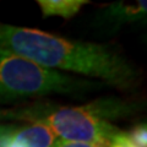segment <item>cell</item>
<instances>
[{
	"mask_svg": "<svg viewBox=\"0 0 147 147\" xmlns=\"http://www.w3.org/2000/svg\"><path fill=\"white\" fill-rule=\"evenodd\" d=\"M0 49L43 67L97 77L119 88L130 87L136 76L130 63L108 45L70 40L28 27L0 24Z\"/></svg>",
	"mask_w": 147,
	"mask_h": 147,
	"instance_id": "obj_1",
	"label": "cell"
},
{
	"mask_svg": "<svg viewBox=\"0 0 147 147\" xmlns=\"http://www.w3.org/2000/svg\"><path fill=\"white\" fill-rule=\"evenodd\" d=\"M131 108L115 99H100L80 107L34 105L15 112V120L45 124L58 139L108 147L121 130L109 119L131 114Z\"/></svg>",
	"mask_w": 147,
	"mask_h": 147,
	"instance_id": "obj_2",
	"label": "cell"
},
{
	"mask_svg": "<svg viewBox=\"0 0 147 147\" xmlns=\"http://www.w3.org/2000/svg\"><path fill=\"white\" fill-rule=\"evenodd\" d=\"M91 82L43 67L26 58L0 49V99H17L52 93H72Z\"/></svg>",
	"mask_w": 147,
	"mask_h": 147,
	"instance_id": "obj_3",
	"label": "cell"
},
{
	"mask_svg": "<svg viewBox=\"0 0 147 147\" xmlns=\"http://www.w3.org/2000/svg\"><path fill=\"white\" fill-rule=\"evenodd\" d=\"M58 137L43 123L17 126L4 141L3 147H53Z\"/></svg>",
	"mask_w": 147,
	"mask_h": 147,
	"instance_id": "obj_4",
	"label": "cell"
},
{
	"mask_svg": "<svg viewBox=\"0 0 147 147\" xmlns=\"http://www.w3.org/2000/svg\"><path fill=\"white\" fill-rule=\"evenodd\" d=\"M147 3L145 1H135V3H125L117 1L113 3L107 7L104 15L107 18L115 21L118 24L125 22H135L141 21L146 17Z\"/></svg>",
	"mask_w": 147,
	"mask_h": 147,
	"instance_id": "obj_5",
	"label": "cell"
},
{
	"mask_svg": "<svg viewBox=\"0 0 147 147\" xmlns=\"http://www.w3.org/2000/svg\"><path fill=\"white\" fill-rule=\"evenodd\" d=\"M44 17L60 16L64 18H71L80 11V9L90 4L88 0H38Z\"/></svg>",
	"mask_w": 147,
	"mask_h": 147,
	"instance_id": "obj_6",
	"label": "cell"
},
{
	"mask_svg": "<svg viewBox=\"0 0 147 147\" xmlns=\"http://www.w3.org/2000/svg\"><path fill=\"white\" fill-rule=\"evenodd\" d=\"M129 139L137 147H147V126L146 124H140L135 126L130 132H126Z\"/></svg>",
	"mask_w": 147,
	"mask_h": 147,
	"instance_id": "obj_7",
	"label": "cell"
},
{
	"mask_svg": "<svg viewBox=\"0 0 147 147\" xmlns=\"http://www.w3.org/2000/svg\"><path fill=\"white\" fill-rule=\"evenodd\" d=\"M108 147H137L135 144H132L131 140L129 139L126 132L120 131L119 134L112 140Z\"/></svg>",
	"mask_w": 147,
	"mask_h": 147,
	"instance_id": "obj_8",
	"label": "cell"
},
{
	"mask_svg": "<svg viewBox=\"0 0 147 147\" xmlns=\"http://www.w3.org/2000/svg\"><path fill=\"white\" fill-rule=\"evenodd\" d=\"M16 127L17 125L15 124H0V147H3L4 141Z\"/></svg>",
	"mask_w": 147,
	"mask_h": 147,
	"instance_id": "obj_9",
	"label": "cell"
},
{
	"mask_svg": "<svg viewBox=\"0 0 147 147\" xmlns=\"http://www.w3.org/2000/svg\"><path fill=\"white\" fill-rule=\"evenodd\" d=\"M53 147H96V146L82 144V142H72V141H66V140L58 139L57 141H55Z\"/></svg>",
	"mask_w": 147,
	"mask_h": 147,
	"instance_id": "obj_10",
	"label": "cell"
},
{
	"mask_svg": "<svg viewBox=\"0 0 147 147\" xmlns=\"http://www.w3.org/2000/svg\"><path fill=\"white\" fill-rule=\"evenodd\" d=\"M16 110H7V109H0V120L5 119H15Z\"/></svg>",
	"mask_w": 147,
	"mask_h": 147,
	"instance_id": "obj_11",
	"label": "cell"
}]
</instances>
